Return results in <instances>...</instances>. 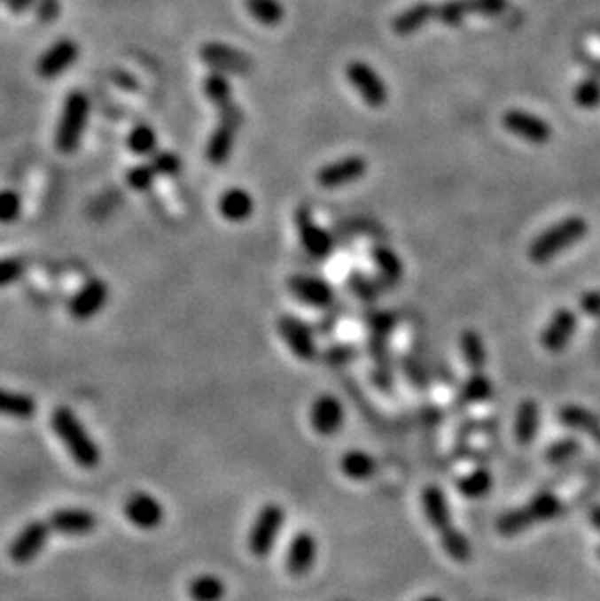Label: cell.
I'll list each match as a JSON object with an SVG mask.
<instances>
[{
	"instance_id": "obj_1",
	"label": "cell",
	"mask_w": 600,
	"mask_h": 601,
	"mask_svg": "<svg viewBox=\"0 0 600 601\" xmlns=\"http://www.w3.org/2000/svg\"><path fill=\"white\" fill-rule=\"evenodd\" d=\"M51 428L78 467L96 469L100 466L102 451L73 409L57 407L51 412Z\"/></svg>"
},
{
	"instance_id": "obj_2",
	"label": "cell",
	"mask_w": 600,
	"mask_h": 601,
	"mask_svg": "<svg viewBox=\"0 0 600 601\" xmlns=\"http://www.w3.org/2000/svg\"><path fill=\"white\" fill-rule=\"evenodd\" d=\"M88 117H90V102H88L86 94H68L55 133V146L58 152L73 154L81 146L88 127Z\"/></svg>"
},
{
	"instance_id": "obj_3",
	"label": "cell",
	"mask_w": 600,
	"mask_h": 601,
	"mask_svg": "<svg viewBox=\"0 0 600 601\" xmlns=\"http://www.w3.org/2000/svg\"><path fill=\"white\" fill-rule=\"evenodd\" d=\"M587 232V224L581 219H567L557 222L552 228H548L544 234H540L538 238L530 243L528 258L533 263H548L554 259L557 253L567 250L569 245H573L577 240H581Z\"/></svg>"
},
{
	"instance_id": "obj_4",
	"label": "cell",
	"mask_w": 600,
	"mask_h": 601,
	"mask_svg": "<svg viewBox=\"0 0 600 601\" xmlns=\"http://www.w3.org/2000/svg\"><path fill=\"white\" fill-rule=\"evenodd\" d=\"M283 524H284L283 506L275 505V502L265 505L258 512V516H255L253 524L250 528V534H248L250 553L258 559L268 557L275 549V543H277Z\"/></svg>"
},
{
	"instance_id": "obj_5",
	"label": "cell",
	"mask_w": 600,
	"mask_h": 601,
	"mask_svg": "<svg viewBox=\"0 0 600 601\" xmlns=\"http://www.w3.org/2000/svg\"><path fill=\"white\" fill-rule=\"evenodd\" d=\"M221 123L213 131L209 143H206V160L214 166H221L230 158L236 141V131H238L242 123V112L234 104L226 105L224 110H221Z\"/></svg>"
},
{
	"instance_id": "obj_6",
	"label": "cell",
	"mask_w": 600,
	"mask_h": 601,
	"mask_svg": "<svg viewBox=\"0 0 600 601\" xmlns=\"http://www.w3.org/2000/svg\"><path fill=\"white\" fill-rule=\"evenodd\" d=\"M347 81L370 107H382L388 102V86L375 68L362 61H353L346 68Z\"/></svg>"
},
{
	"instance_id": "obj_7",
	"label": "cell",
	"mask_w": 600,
	"mask_h": 601,
	"mask_svg": "<svg viewBox=\"0 0 600 601\" xmlns=\"http://www.w3.org/2000/svg\"><path fill=\"white\" fill-rule=\"evenodd\" d=\"M51 531L53 529L49 526V521H29V524L14 537L12 543H10L8 557L12 559L16 565L32 563V560L42 555Z\"/></svg>"
},
{
	"instance_id": "obj_8",
	"label": "cell",
	"mask_w": 600,
	"mask_h": 601,
	"mask_svg": "<svg viewBox=\"0 0 600 601\" xmlns=\"http://www.w3.org/2000/svg\"><path fill=\"white\" fill-rule=\"evenodd\" d=\"M277 329L284 344L291 349V352L302 362H312L318 357L316 343H314L312 331L304 321H300L294 315H283L277 323Z\"/></svg>"
},
{
	"instance_id": "obj_9",
	"label": "cell",
	"mask_w": 600,
	"mask_h": 601,
	"mask_svg": "<svg viewBox=\"0 0 600 601\" xmlns=\"http://www.w3.org/2000/svg\"><path fill=\"white\" fill-rule=\"evenodd\" d=\"M346 422V409L336 396L323 393L316 397L310 407V425L318 436H336Z\"/></svg>"
},
{
	"instance_id": "obj_10",
	"label": "cell",
	"mask_w": 600,
	"mask_h": 601,
	"mask_svg": "<svg viewBox=\"0 0 600 601\" xmlns=\"http://www.w3.org/2000/svg\"><path fill=\"white\" fill-rule=\"evenodd\" d=\"M367 166L369 164L362 156H346L323 166L316 173V180L323 189H339V187L361 180L367 173Z\"/></svg>"
},
{
	"instance_id": "obj_11",
	"label": "cell",
	"mask_w": 600,
	"mask_h": 601,
	"mask_svg": "<svg viewBox=\"0 0 600 601\" xmlns=\"http://www.w3.org/2000/svg\"><path fill=\"white\" fill-rule=\"evenodd\" d=\"M107 298H110V289H107L105 281L90 279L74 294L71 304H68V312L78 321L92 320L105 308Z\"/></svg>"
},
{
	"instance_id": "obj_12",
	"label": "cell",
	"mask_w": 600,
	"mask_h": 601,
	"mask_svg": "<svg viewBox=\"0 0 600 601\" xmlns=\"http://www.w3.org/2000/svg\"><path fill=\"white\" fill-rule=\"evenodd\" d=\"M125 518L131 521L135 528L152 531L164 521V506L162 502L149 495V492H135L125 502Z\"/></svg>"
},
{
	"instance_id": "obj_13",
	"label": "cell",
	"mask_w": 600,
	"mask_h": 601,
	"mask_svg": "<svg viewBox=\"0 0 600 601\" xmlns=\"http://www.w3.org/2000/svg\"><path fill=\"white\" fill-rule=\"evenodd\" d=\"M78 53L81 49L73 39H58L37 61V74L45 81H55L76 63Z\"/></svg>"
},
{
	"instance_id": "obj_14",
	"label": "cell",
	"mask_w": 600,
	"mask_h": 601,
	"mask_svg": "<svg viewBox=\"0 0 600 601\" xmlns=\"http://www.w3.org/2000/svg\"><path fill=\"white\" fill-rule=\"evenodd\" d=\"M318 543L310 531H299L292 537L287 549V559H284V568L294 578H302L310 573V568L316 563Z\"/></svg>"
},
{
	"instance_id": "obj_15",
	"label": "cell",
	"mask_w": 600,
	"mask_h": 601,
	"mask_svg": "<svg viewBox=\"0 0 600 601\" xmlns=\"http://www.w3.org/2000/svg\"><path fill=\"white\" fill-rule=\"evenodd\" d=\"M201 58L216 68L219 73H234V74H245L252 71V58L238 51V49L222 45V43H206L201 47Z\"/></svg>"
},
{
	"instance_id": "obj_16",
	"label": "cell",
	"mask_w": 600,
	"mask_h": 601,
	"mask_svg": "<svg viewBox=\"0 0 600 601\" xmlns=\"http://www.w3.org/2000/svg\"><path fill=\"white\" fill-rule=\"evenodd\" d=\"M503 125L510 133L517 135L518 139L528 141L533 144H544L549 141V135H552L542 117L520 110L507 112L503 115Z\"/></svg>"
},
{
	"instance_id": "obj_17",
	"label": "cell",
	"mask_w": 600,
	"mask_h": 601,
	"mask_svg": "<svg viewBox=\"0 0 600 601\" xmlns=\"http://www.w3.org/2000/svg\"><path fill=\"white\" fill-rule=\"evenodd\" d=\"M287 287L294 298L312 308H326L333 302V290L326 281L310 274H292Z\"/></svg>"
},
{
	"instance_id": "obj_18",
	"label": "cell",
	"mask_w": 600,
	"mask_h": 601,
	"mask_svg": "<svg viewBox=\"0 0 600 601\" xmlns=\"http://www.w3.org/2000/svg\"><path fill=\"white\" fill-rule=\"evenodd\" d=\"M575 329H577V315L572 310L562 308V310H557L552 315V320L548 321L542 335H540V343H542V347L548 352H559V351H564L569 344V341L573 339Z\"/></svg>"
},
{
	"instance_id": "obj_19",
	"label": "cell",
	"mask_w": 600,
	"mask_h": 601,
	"mask_svg": "<svg viewBox=\"0 0 600 601\" xmlns=\"http://www.w3.org/2000/svg\"><path fill=\"white\" fill-rule=\"evenodd\" d=\"M294 222H297L299 238L304 245V250H307L312 258H318V259L328 258L333 250L331 235L312 220L310 212L299 211L297 216H294Z\"/></svg>"
},
{
	"instance_id": "obj_20",
	"label": "cell",
	"mask_w": 600,
	"mask_h": 601,
	"mask_svg": "<svg viewBox=\"0 0 600 601\" xmlns=\"http://www.w3.org/2000/svg\"><path fill=\"white\" fill-rule=\"evenodd\" d=\"M49 526L63 536H88L97 526V518L84 508H61L49 518Z\"/></svg>"
},
{
	"instance_id": "obj_21",
	"label": "cell",
	"mask_w": 600,
	"mask_h": 601,
	"mask_svg": "<svg viewBox=\"0 0 600 601\" xmlns=\"http://www.w3.org/2000/svg\"><path fill=\"white\" fill-rule=\"evenodd\" d=\"M421 508L425 514L429 526L437 531V534H445L447 529L455 528L452 526V514L445 490L437 485H427L421 492Z\"/></svg>"
},
{
	"instance_id": "obj_22",
	"label": "cell",
	"mask_w": 600,
	"mask_h": 601,
	"mask_svg": "<svg viewBox=\"0 0 600 601\" xmlns=\"http://www.w3.org/2000/svg\"><path fill=\"white\" fill-rule=\"evenodd\" d=\"M435 12H437V4H431V3L411 4L406 10H401V12L392 19V32L401 37L417 34L419 29H423L431 22V19H435Z\"/></svg>"
},
{
	"instance_id": "obj_23",
	"label": "cell",
	"mask_w": 600,
	"mask_h": 601,
	"mask_svg": "<svg viewBox=\"0 0 600 601\" xmlns=\"http://www.w3.org/2000/svg\"><path fill=\"white\" fill-rule=\"evenodd\" d=\"M253 206L255 203L252 199V195L245 189H240V187H234V189L222 193L219 199V212L222 219L229 222L248 220L253 212Z\"/></svg>"
},
{
	"instance_id": "obj_24",
	"label": "cell",
	"mask_w": 600,
	"mask_h": 601,
	"mask_svg": "<svg viewBox=\"0 0 600 601\" xmlns=\"http://www.w3.org/2000/svg\"><path fill=\"white\" fill-rule=\"evenodd\" d=\"M37 412V403L22 391L0 388V415L16 420H29Z\"/></svg>"
},
{
	"instance_id": "obj_25",
	"label": "cell",
	"mask_w": 600,
	"mask_h": 601,
	"mask_svg": "<svg viewBox=\"0 0 600 601\" xmlns=\"http://www.w3.org/2000/svg\"><path fill=\"white\" fill-rule=\"evenodd\" d=\"M540 428V407L534 399H525L517 409L515 438L518 444H533Z\"/></svg>"
},
{
	"instance_id": "obj_26",
	"label": "cell",
	"mask_w": 600,
	"mask_h": 601,
	"mask_svg": "<svg viewBox=\"0 0 600 601\" xmlns=\"http://www.w3.org/2000/svg\"><path fill=\"white\" fill-rule=\"evenodd\" d=\"M339 467L347 479L362 482L377 473V459L362 450H351L343 453Z\"/></svg>"
},
{
	"instance_id": "obj_27",
	"label": "cell",
	"mask_w": 600,
	"mask_h": 601,
	"mask_svg": "<svg viewBox=\"0 0 600 601\" xmlns=\"http://www.w3.org/2000/svg\"><path fill=\"white\" fill-rule=\"evenodd\" d=\"M523 510L530 521V526H534L542 524V521L556 520L564 512V505L554 492H540V495L530 500L526 506H523Z\"/></svg>"
},
{
	"instance_id": "obj_28",
	"label": "cell",
	"mask_w": 600,
	"mask_h": 601,
	"mask_svg": "<svg viewBox=\"0 0 600 601\" xmlns=\"http://www.w3.org/2000/svg\"><path fill=\"white\" fill-rule=\"evenodd\" d=\"M458 492L468 500H478L489 495V490L494 489V475L486 467H478L474 471L466 473L464 477L458 479L456 482Z\"/></svg>"
},
{
	"instance_id": "obj_29",
	"label": "cell",
	"mask_w": 600,
	"mask_h": 601,
	"mask_svg": "<svg viewBox=\"0 0 600 601\" xmlns=\"http://www.w3.org/2000/svg\"><path fill=\"white\" fill-rule=\"evenodd\" d=\"M460 351H462V358L468 364V368L471 372H481L487 362V352H486V344L484 339H481V335L474 329H466L462 331L460 335Z\"/></svg>"
},
{
	"instance_id": "obj_30",
	"label": "cell",
	"mask_w": 600,
	"mask_h": 601,
	"mask_svg": "<svg viewBox=\"0 0 600 601\" xmlns=\"http://www.w3.org/2000/svg\"><path fill=\"white\" fill-rule=\"evenodd\" d=\"M188 596L191 601H222L226 584L216 574H199L188 584Z\"/></svg>"
},
{
	"instance_id": "obj_31",
	"label": "cell",
	"mask_w": 600,
	"mask_h": 601,
	"mask_svg": "<svg viewBox=\"0 0 600 601\" xmlns=\"http://www.w3.org/2000/svg\"><path fill=\"white\" fill-rule=\"evenodd\" d=\"M491 396H494V383L484 372L471 374L460 389V401L464 405H476V403L487 401Z\"/></svg>"
},
{
	"instance_id": "obj_32",
	"label": "cell",
	"mask_w": 600,
	"mask_h": 601,
	"mask_svg": "<svg viewBox=\"0 0 600 601\" xmlns=\"http://www.w3.org/2000/svg\"><path fill=\"white\" fill-rule=\"evenodd\" d=\"M372 261H375V267L382 274V279L388 282H398L403 274V265L400 255L386 248V245H380V248L372 250Z\"/></svg>"
},
{
	"instance_id": "obj_33",
	"label": "cell",
	"mask_w": 600,
	"mask_h": 601,
	"mask_svg": "<svg viewBox=\"0 0 600 601\" xmlns=\"http://www.w3.org/2000/svg\"><path fill=\"white\" fill-rule=\"evenodd\" d=\"M203 92L206 100L214 104L219 110H224L226 105L232 104V86L230 81L222 73H214L205 78Z\"/></svg>"
},
{
	"instance_id": "obj_34",
	"label": "cell",
	"mask_w": 600,
	"mask_h": 601,
	"mask_svg": "<svg viewBox=\"0 0 600 601\" xmlns=\"http://www.w3.org/2000/svg\"><path fill=\"white\" fill-rule=\"evenodd\" d=\"M245 10L263 26H277L284 18V8L279 0H245Z\"/></svg>"
},
{
	"instance_id": "obj_35",
	"label": "cell",
	"mask_w": 600,
	"mask_h": 601,
	"mask_svg": "<svg viewBox=\"0 0 600 601\" xmlns=\"http://www.w3.org/2000/svg\"><path fill=\"white\" fill-rule=\"evenodd\" d=\"M440 545H442V549H445V553L452 560H455V563L464 565V563H468L470 557H471L470 541L456 528H450V529L445 531V534H440Z\"/></svg>"
},
{
	"instance_id": "obj_36",
	"label": "cell",
	"mask_w": 600,
	"mask_h": 601,
	"mask_svg": "<svg viewBox=\"0 0 600 601\" xmlns=\"http://www.w3.org/2000/svg\"><path fill=\"white\" fill-rule=\"evenodd\" d=\"M127 146L136 156H154L159 139H156V133L151 125H136L127 136Z\"/></svg>"
},
{
	"instance_id": "obj_37",
	"label": "cell",
	"mask_w": 600,
	"mask_h": 601,
	"mask_svg": "<svg viewBox=\"0 0 600 601\" xmlns=\"http://www.w3.org/2000/svg\"><path fill=\"white\" fill-rule=\"evenodd\" d=\"M468 16H471L470 0H447V3L437 4L435 19L447 26H458L464 22Z\"/></svg>"
},
{
	"instance_id": "obj_38",
	"label": "cell",
	"mask_w": 600,
	"mask_h": 601,
	"mask_svg": "<svg viewBox=\"0 0 600 601\" xmlns=\"http://www.w3.org/2000/svg\"><path fill=\"white\" fill-rule=\"evenodd\" d=\"M528 528H533V526H530V521H528L523 508L510 510V512H507V514H503L497 520V531L501 536H507V537L523 534V531H526Z\"/></svg>"
},
{
	"instance_id": "obj_39",
	"label": "cell",
	"mask_w": 600,
	"mask_h": 601,
	"mask_svg": "<svg viewBox=\"0 0 600 601\" xmlns=\"http://www.w3.org/2000/svg\"><path fill=\"white\" fill-rule=\"evenodd\" d=\"M22 214V196L14 189L0 191V224H12Z\"/></svg>"
},
{
	"instance_id": "obj_40",
	"label": "cell",
	"mask_w": 600,
	"mask_h": 601,
	"mask_svg": "<svg viewBox=\"0 0 600 601\" xmlns=\"http://www.w3.org/2000/svg\"><path fill=\"white\" fill-rule=\"evenodd\" d=\"M156 175L159 173H156L152 164L135 166L129 172H127V185H129L135 191H146L152 187Z\"/></svg>"
},
{
	"instance_id": "obj_41",
	"label": "cell",
	"mask_w": 600,
	"mask_h": 601,
	"mask_svg": "<svg viewBox=\"0 0 600 601\" xmlns=\"http://www.w3.org/2000/svg\"><path fill=\"white\" fill-rule=\"evenodd\" d=\"M581 446H579V442L575 438H565V440H559L556 444H552L546 451V459L549 463H564L567 459L575 458Z\"/></svg>"
},
{
	"instance_id": "obj_42",
	"label": "cell",
	"mask_w": 600,
	"mask_h": 601,
	"mask_svg": "<svg viewBox=\"0 0 600 601\" xmlns=\"http://www.w3.org/2000/svg\"><path fill=\"white\" fill-rule=\"evenodd\" d=\"M26 263L18 258L0 259V289L10 287L24 277Z\"/></svg>"
},
{
	"instance_id": "obj_43",
	"label": "cell",
	"mask_w": 600,
	"mask_h": 601,
	"mask_svg": "<svg viewBox=\"0 0 600 601\" xmlns=\"http://www.w3.org/2000/svg\"><path fill=\"white\" fill-rule=\"evenodd\" d=\"M509 6V0H470L471 16H484V18H497L505 14Z\"/></svg>"
},
{
	"instance_id": "obj_44",
	"label": "cell",
	"mask_w": 600,
	"mask_h": 601,
	"mask_svg": "<svg viewBox=\"0 0 600 601\" xmlns=\"http://www.w3.org/2000/svg\"><path fill=\"white\" fill-rule=\"evenodd\" d=\"M151 164H152V167L156 170V173L164 175V177L175 175V173H180V170H182V160L174 152H159V154H154Z\"/></svg>"
},
{
	"instance_id": "obj_45",
	"label": "cell",
	"mask_w": 600,
	"mask_h": 601,
	"mask_svg": "<svg viewBox=\"0 0 600 601\" xmlns=\"http://www.w3.org/2000/svg\"><path fill=\"white\" fill-rule=\"evenodd\" d=\"M369 325L370 329L375 331L377 337H385L388 331L394 327V315L388 312H375L369 315Z\"/></svg>"
},
{
	"instance_id": "obj_46",
	"label": "cell",
	"mask_w": 600,
	"mask_h": 601,
	"mask_svg": "<svg viewBox=\"0 0 600 601\" xmlns=\"http://www.w3.org/2000/svg\"><path fill=\"white\" fill-rule=\"evenodd\" d=\"M351 289L353 292L357 294V297L361 300H375L377 298V287H375V282L365 279V277H361V274H355V277L351 279Z\"/></svg>"
},
{
	"instance_id": "obj_47",
	"label": "cell",
	"mask_w": 600,
	"mask_h": 601,
	"mask_svg": "<svg viewBox=\"0 0 600 601\" xmlns=\"http://www.w3.org/2000/svg\"><path fill=\"white\" fill-rule=\"evenodd\" d=\"M598 96H600V90L596 88V84L593 82H585L579 86V90H577V102L585 105V107H591L596 100H598Z\"/></svg>"
},
{
	"instance_id": "obj_48",
	"label": "cell",
	"mask_w": 600,
	"mask_h": 601,
	"mask_svg": "<svg viewBox=\"0 0 600 601\" xmlns=\"http://www.w3.org/2000/svg\"><path fill=\"white\" fill-rule=\"evenodd\" d=\"M581 310L587 315L598 318V315H600V292H587L585 297L581 298Z\"/></svg>"
},
{
	"instance_id": "obj_49",
	"label": "cell",
	"mask_w": 600,
	"mask_h": 601,
	"mask_svg": "<svg viewBox=\"0 0 600 601\" xmlns=\"http://www.w3.org/2000/svg\"><path fill=\"white\" fill-rule=\"evenodd\" d=\"M351 352L353 349H347V347H338V349H331L328 351L326 354V358L333 364H341V362H347L351 358Z\"/></svg>"
},
{
	"instance_id": "obj_50",
	"label": "cell",
	"mask_w": 600,
	"mask_h": 601,
	"mask_svg": "<svg viewBox=\"0 0 600 601\" xmlns=\"http://www.w3.org/2000/svg\"><path fill=\"white\" fill-rule=\"evenodd\" d=\"M10 10H14V12H22L29 4H32V0H6Z\"/></svg>"
},
{
	"instance_id": "obj_51",
	"label": "cell",
	"mask_w": 600,
	"mask_h": 601,
	"mask_svg": "<svg viewBox=\"0 0 600 601\" xmlns=\"http://www.w3.org/2000/svg\"><path fill=\"white\" fill-rule=\"evenodd\" d=\"M588 520H591L593 528L600 531V506H595V508L591 510V514H588Z\"/></svg>"
},
{
	"instance_id": "obj_52",
	"label": "cell",
	"mask_w": 600,
	"mask_h": 601,
	"mask_svg": "<svg viewBox=\"0 0 600 601\" xmlns=\"http://www.w3.org/2000/svg\"><path fill=\"white\" fill-rule=\"evenodd\" d=\"M417 601H445V599H442L440 596H423V597L417 599Z\"/></svg>"
},
{
	"instance_id": "obj_53",
	"label": "cell",
	"mask_w": 600,
	"mask_h": 601,
	"mask_svg": "<svg viewBox=\"0 0 600 601\" xmlns=\"http://www.w3.org/2000/svg\"><path fill=\"white\" fill-rule=\"evenodd\" d=\"M598 557H600V549H598Z\"/></svg>"
}]
</instances>
